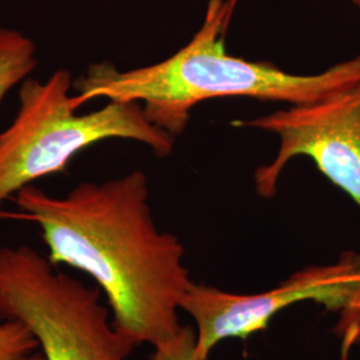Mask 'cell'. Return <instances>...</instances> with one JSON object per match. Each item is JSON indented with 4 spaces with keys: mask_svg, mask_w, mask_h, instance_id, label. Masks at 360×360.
<instances>
[{
    "mask_svg": "<svg viewBox=\"0 0 360 360\" xmlns=\"http://www.w3.org/2000/svg\"><path fill=\"white\" fill-rule=\"evenodd\" d=\"M143 171L105 181H82L63 196L28 186L3 218L39 229L52 264L91 276L103 292L112 324L135 346L153 347L178 334V311L193 283L179 239L156 227Z\"/></svg>",
    "mask_w": 360,
    "mask_h": 360,
    "instance_id": "cell-1",
    "label": "cell"
},
{
    "mask_svg": "<svg viewBox=\"0 0 360 360\" xmlns=\"http://www.w3.org/2000/svg\"><path fill=\"white\" fill-rule=\"evenodd\" d=\"M230 11L229 1L210 0L205 22L193 39L155 65L126 71L107 60L89 65L74 79L72 107L79 110L94 99L142 104L153 124L176 138L187 127L193 107L214 98L303 104L360 82V55L314 75L230 55L223 37Z\"/></svg>",
    "mask_w": 360,
    "mask_h": 360,
    "instance_id": "cell-2",
    "label": "cell"
},
{
    "mask_svg": "<svg viewBox=\"0 0 360 360\" xmlns=\"http://www.w3.org/2000/svg\"><path fill=\"white\" fill-rule=\"evenodd\" d=\"M72 83L71 72L59 68L18 87L16 115L0 132V205L38 180L65 172L74 156L103 141L142 143L158 158L172 153L176 138L153 124L142 104L111 101L79 114L71 103Z\"/></svg>",
    "mask_w": 360,
    "mask_h": 360,
    "instance_id": "cell-3",
    "label": "cell"
},
{
    "mask_svg": "<svg viewBox=\"0 0 360 360\" xmlns=\"http://www.w3.org/2000/svg\"><path fill=\"white\" fill-rule=\"evenodd\" d=\"M101 296L32 247H0V321L23 323L44 360H127L136 346Z\"/></svg>",
    "mask_w": 360,
    "mask_h": 360,
    "instance_id": "cell-4",
    "label": "cell"
},
{
    "mask_svg": "<svg viewBox=\"0 0 360 360\" xmlns=\"http://www.w3.org/2000/svg\"><path fill=\"white\" fill-rule=\"evenodd\" d=\"M304 300H314L333 312L360 302V254L348 251L334 264L309 266L259 294H231L193 283L181 299L180 309L196 323L198 360H207L221 340L245 339L263 331L278 312Z\"/></svg>",
    "mask_w": 360,
    "mask_h": 360,
    "instance_id": "cell-5",
    "label": "cell"
},
{
    "mask_svg": "<svg viewBox=\"0 0 360 360\" xmlns=\"http://www.w3.org/2000/svg\"><path fill=\"white\" fill-rule=\"evenodd\" d=\"M232 126L272 132L281 141L275 159L255 171V187L262 198L275 195L290 160L307 156L360 210V82L309 103L235 120Z\"/></svg>",
    "mask_w": 360,
    "mask_h": 360,
    "instance_id": "cell-6",
    "label": "cell"
},
{
    "mask_svg": "<svg viewBox=\"0 0 360 360\" xmlns=\"http://www.w3.org/2000/svg\"><path fill=\"white\" fill-rule=\"evenodd\" d=\"M38 47L15 28L0 27V104L31 77L38 65Z\"/></svg>",
    "mask_w": 360,
    "mask_h": 360,
    "instance_id": "cell-7",
    "label": "cell"
},
{
    "mask_svg": "<svg viewBox=\"0 0 360 360\" xmlns=\"http://www.w3.org/2000/svg\"><path fill=\"white\" fill-rule=\"evenodd\" d=\"M0 360H44L38 342L23 323L0 322Z\"/></svg>",
    "mask_w": 360,
    "mask_h": 360,
    "instance_id": "cell-8",
    "label": "cell"
},
{
    "mask_svg": "<svg viewBox=\"0 0 360 360\" xmlns=\"http://www.w3.org/2000/svg\"><path fill=\"white\" fill-rule=\"evenodd\" d=\"M151 360H198L196 331L190 326H181L178 334L155 346Z\"/></svg>",
    "mask_w": 360,
    "mask_h": 360,
    "instance_id": "cell-9",
    "label": "cell"
},
{
    "mask_svg": "<svg viewBox=\"0 0 360 360\" xmlns=\"http://www.w3.org/2000/svg\"><path fill=\"white\" fill-rule=\"evenodd\" d=\"M334 331L342 339L346 349L352 346L360 348V302L340 312V319Z\"/></svg>",
    "mask_w": 360,
    "mask_h": 360,
    "instance_id": "cell-10",
    "label": "cell"
},
{
    "mask_svg": "<svg viewBox=\"0 0 360 360\" xmlns=\"http://www.w3.org/2000/svg\"><path fill=\"white\" fill-rule=\"evenodd\" d=\"M354 1V4L356 6V7H359L360 8V0H352Z\"/></svg>",
    "mask_w": 360,
    "mask_h": 360,
    "instance_id": "cell-11",
    "label": "cell"
}]
</instances>
